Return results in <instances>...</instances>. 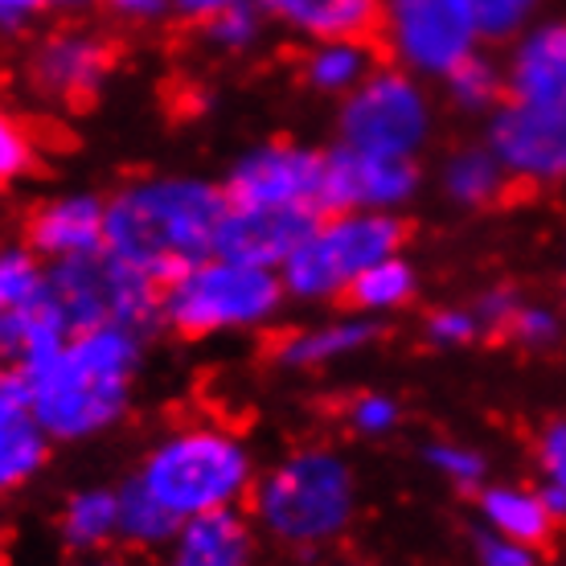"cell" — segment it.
<instances>
[{
	"label": "cell",
	"instance_id": "obj_1",
	"mask_svg": "<svg viewBox=\"0 0 566 566\" xmlns=\"http://www.w3.org/2000/svg\"><path fill=\"white\" fill-rule=\"evenodd\" d=\"M148 333L99 325L66 333L21 357V382L33 415L54 443H91L124 423L144 374Z\"/></svg>",
	"mask_w": 566,
	"mask_h": 566
},
{
	"label": "cell",
	"instance_id": "obj_2",
	"mask_svg": "<svg viewBox=\"0 0 566 566\" xmlns=\"http://www.w3.org/2000/svg\"><path fill=\"white\" fill-rule=\"evenodd\" d=\"M230 198L218 181L189 172H148L107 193V239L103 251L169 283L218 251V230L227 222Z\"/></svg>",
	"mask_w": 566,
	"mask_h": 566
},
{
	"label": "cell",
	"instance_id": "obj_3",
	"mask_svg": "<svg viewBox=\"0 0 566 566\" xmlns=\"http://www.w3.org/2000/svg\"><path fill=\"white\" fill-rule=\"evenodd\" d=\"M251 522L268 542L300 558H321L357 517V476L328 443L283 452L251 489Z\"/></svg>",
	"mask_w": 566,
	"mask_h": 566
},
{
	"label": "cell",
	"instance_id": "obj_4",
	"mask_svg": "<svg viewBox=\"0 0 566 566\" xmlns=\"http://www.w3.org/2000/svg\"><path fill=\"white\" fill-rule=\"evenodd\" d=\"M148 493L177 517H201V513L239 510L259 481L255 455L247 439L222 419L189 415L181 423L165 427L148 443L140 464L132 472Z\"/></svg>",
	"mask_w": 566,
	"mask_h": 566
},
{
	"label": "cell",
	"instance_id": "obj_5",
	"mask_svg": "<svg viewBox=\"0 0 566 566\" xmlns=\"http://www.w3.org/2000/svg\"><path fill=\"white\" fill-rule=\"evenodd\" d=\"M280 271L230 255H206L160 283V325L177 337L201 340L218 333H251L283 312Z\"/></svg>",
	"mask_w": 566,
	"mask_h": 566
},
{
	"label": "cell",
	"instance_id": "obj_6",
	"mask_svg": "<svg viewBox=\"0 0 566 566\" xmlns=\"http://www.w3.org/2000/svg\"><path fill=\"white\" fill-rule=\"evenodd\" d=\"M402 242H407V227L395 213L328 210L316 218V227L280 268L283 292L300 304L345 300L349 283L361 271L390 255H402Z\"/></svg>",
	"mask_w": 566,
	"mask_h": 566
},
{
	"label": "cell",
	"instance_id": "obj_7",
	"mask_svg": "<svg viewBox=\"0 0 566 566\" xmlns=\"http://www.w3.org/2000/svg\"><path fill=\"white\" fill-rule=\"evenodd\" d=\"M50 268V312L57 333H83L99 325H160V283L144 271L128 268L112 251L71 259V263H45Z\"/></svg>",
	"mask_w": 566,
	"mask_h": 566
},
{
	"label": "cell",
	"instance_id": "obj_8",
	"mask_svg": "<svg viewBox=\"0 0 566 566\" xmlns=\"http://www.w3.org/2000/svg\"><path fill=\"white\" fill-rule=\"evenodd\" d=\"M436 132V107L423 83L402 66H378L354 95L340 99L337 140L361 153L419 160Z\"/></svg>",
	"mask_w": 566,
	"mask_h": 566
},
{
	"label": "cell",
	"instance_id": "obj_9",
	"mask_svg": "<svg viewBox=\"0 0 566 566\" xmlns=\"http://www.w3.org/2000/svg\"><path fill=\"white\" fill-rule=\"evenodd\" d=\"M378 50L415 78H448L481 50L468 0H382Z\"/></svg>",
	"mask_w": 566,
	"mask_h": 566
},
{
	"label": "cell",
	"instance_id": "obj_10",
	"mask_svg": "<svg viewBox=\"0 0 566 566\" xmlns=\"http://www.w3.org/2000/svg\"><path fill=\"white\" fill-rule=\"evenodd\" d=\"M115 62H119V45L107 29L62 21L45 29L25 50V83L38 99L78 112L103 95L107 78L115 74Z\"/></svg>",
	"mask_w": 566,
	"mask_h": 566
},
{
	"label": "cell",
	"instance_id": "obj_11",
	"mask_svg": "<svg viewBox=\"0 0 566 566\" xmlns=\"http://www.w3.org/2000/svg\"><path fill=\"white\" fill-rule=\"evenodd\" d=\"M222 189L234 206L325 213V153L296 140L259 144L234 160Z\"/></svg>",
	"mask_w": 566,
	"mask_h": 566
},
{
	"label": "cell",
	"instance_id": "obj_12",
	"mask_svg": "<svg viewBox=\"0 0 566 566\" xmlns=\"http://www.w3.org/2000/svg\"><path fill=\"white\" fill-rule=\"evenodd\" d=\"M489 148L513 185L551 189L566 181V107L505 99L489 115Z\"/></svg>",
	"mask_w": 566,
	"mask_h": 566
},
{
	"label": "cell",
	"instance_id": "obj_13",
	"mask_svg": "<svg viewBox=\"0 0 566 566\" xmlns=\"http://www.w3.org/2000/svg\"><path fill=\"white\" fill-rule=\"evenodd\" d=\"M62 337L50 312V268L25 242L0 247V366L17 369L38 345Z\"/></svg>",
	"mask_w": 566,
	"mask_h": 566
},
{
	"label": "cell",
	"instance_id": "obj_14",
	"mask_svg": "<svg viewBox=\"0 0 566 566\" xmlns=\"http://www.w3.org/2000/svg\"><path fill=\"white\" fill-rule=\"evenodd\" d=\"M419 189V160L407 156L361 153L337 144L325 153V213L328 210H374L395 213Z\"/></svg>",
	"mask_w": 566,
	"mask_h": 566
},
{
	"label": "cell",
	"instance_id": "obj_15",
	"mask_svg": "<svg viewBox=\"0 0 566 566\" xmlns=\"http://www.w3.org/2000/svg\"><path fill=\"white\" fill-rule=\"evenodd\" d=\"M107 239V198L99 193H57L25 218V247L45 263H71L95 255Z\"/></svg>",
	"mask_w": 566,
	"mask_h": 566
},
{
	"label": "cell",
	"instance_id": "obj_16",
	"mask_svg": "<svg viewBox=\"0 0 566 566\" xmlns=\"http://www.w3.org/2000/svg\"><path fill=\"white\" fill-rule=\"evenodd\" d=\"M321 213L308 210H268V206H234L230 201L227 222L218 230V251L213 255H230L255 268L280 271L287 255L296 251L304 234L316 227Z\"/></svg>",
	"mask_w": 566,
	"mask_h": 566
},
{
	"label": "cell",
	"instance_id": "obj_17",
	"mask_svg": "<svg viewBox=\"0 0 566 566\" xmlns=\"http://www.w3.org/2000/svg\"><path fill=\"white\" fill-rule=\"evenodd\" d=\"M501 66H505V99L566 107V21L522 29Z\"/></svg>",
	"mask_w": 566,
	"mask_h": 566
},
{
	"label": "cell",
	"instance_id": "obj_18",
	"mask_svg": "<svg viewBox=\"0 0 566 566\" xmlns=\"http://www.w3.org/2000/svg\"><path fill=\"white\" fill-rule=\"evenodd\" d=\"M50 443L42 419L33 415L21 374L0 366V496L21 493L29 481L42 476L50 460Z\"/></svg>",
	"mask_w": 566,
	"mask_h": 566
},
{
	"label": "cell",
	"instance_id": "obj_19",
	"mask_svg": "<svg viewBox=\"0 0 566 566\" xmlns=\"http://www.w3.org/2000/svg\"><path fill=\"white\" fill-rule=\"evenodd\" d=\"M259 530L239 510L201 513L181 522L172 542L160 551V566H251Z\"/></svg>",
	"mask_w": 566,
	"mask_h": 566
},
{
	"label": "cell",
	"instance_id": "obj_20",
	"mask_svg": "<svg viewBox=\"0 0 566 566\" xmlns=\"http://www.w3.org/2000/svg\"><path fill=\"white\" fill-rule=\"evenodd\" d=\"M378 321L374 316H333V321H316V325L292 328L271 340V361L283 369H321L333 366L340 357H354L378 340Z\"/></svg>",
	"mask_w": 566,
	"mask_h": 566
},
{
	"label": "cell",
	"instance_id": "obj_21",
	"mask_svg": "<svg viewBox=\"0 0 566 566\" xmlns=\"http://www.w3.org/2000/svg\"><path fill=\"white\" fill-rule=\"evenodd\" d=\"M275 25L296 33L304 42L328 38H374L382 21V0H263Z\"/></svg>",
	"mask_w": 566,
	"mask_h": 566
},
{
	"label": "cell",
	"instance_id": "obj_22",
	"mask_svg": "<svg viewBox=\"0 0 566 566\" xmlns=\"http://www.w3.org/2000/svg\"><path fill=\"white\" fill-rule=\"evenodd\" d=\"M57 542L74 558L107 554L119 546V493L115 484H83L62 501Z\"/></svg>",
	"mask_w": 566,
	"mask_h": 566
},
{
	"label": "cell",
	"instance_id": "obj_23",
	"mask_svg": "<svg viewBox=\"0 0 566 566\" xmlns=\"http://www.w3.org/2000/svg\"><path fill=\"white\" fill-rule=\"evenodd\" d=\"M382 50L374 38H328V42H308L300 54V78L316 91V95H354L369 74L378 71Z\"/></svg>",
	"mask_w": 566,
	"mask_h": 566
},
{
	"label": "cell",
	"instance_id": "obj_24",
	"mask_svg": "<svg viewBox=\"0 0 566 566\" xmlns=\"http://www.w3.org/2000/svg\"><path fill=\"white\" fill-rule=\"evenodd\" d=\"M476 510H481L484 530L505 534L513 542H525L534 551L551 542L554 525H558L551 505L530 484H484L481 493H476Z\"/></svg>",
	"mask_w": 566,
	"mask_h": 566
},
{
	"label": "cell",
	"instance_id": "obj_25",
	"mask_svg": "<svg viewBox=\"0 0 566 566\" xmlns=\"http://www.w3.org/2000/svg\"><path fill=\"white\" fill-rule=\"evenodd\" d=\"M439 189H443V198L464 206V210H493L510 198L513 181L489 144H464V148L443 156Z\"/></svg>",
	"mask_w": 566,
	"mask_h": 566
},
{
	"label": "cell",
	"instance_id": "obj_26",
	"mask_svg": "<svg viewBox=\"0 0 566 566\" xmlns=\"http://www.w3.org/2000/svg\"><path fill=\"white\" fill-rule=\"evenodd\" d=\"M115 493H119V546L132 554L165 551L172 534L181 530V522L136 476H124V481L115 484Z\"/></svg>",
	"mask_w": 566,
	"mask_h": 566
},
{
	"label": "cell",
	"instance_id": "obj_27",
	"mask_svg": "<svg viewBox=\"0 0 566 566\" xmlns=\"http://www.w3.org/2000/svg\"><path fill=\"white\" fill-rule=\"evenodd\" d=\"M419 292V275L402 255H390L382 263H374L369 271H361L349 292H345V304H354V312L361 316H382V312L407 308Z\"/></svg>",
	"mask_w": 566,
	"mask_h": 566
},
{
	"label": "cell",
	"instance_id": "obj_28",
	"mask_svg": "<svg viewBox=\"0 0 566 566\" xmlns=\"http://www.w3.org/2000/svg\"><path fill=\"white\" fill-rule=\"evenodd\" d=\"M443 91H448V99L460 107V112H472L481 115L489 112L493 115L501 103H505V66L489 54H468L460 66H455L448 78H439Z\"/></svg>",
	"mask_w": 566,
	"mask_h": 566
},
{
	"label": "cell",
	"instance_id": "obj_29",
	"mask_svg": "<svg viewBox=\"0 0 566 566\" xmlns=\"http://www.w3.org/2000/svg\"><path fill=\"white\" fill-rule=\"evenodd\" d=\"M268 9L263 4H247V9H230L222 17H210L198 25V38L210 45L213 54H251L259 42H263V29H268Z\"/></svg>",
	"mask_w": 566,
	"mask_h": 566
},
{
	"label": "cell",
	"instance_id": "obj_30",
	"mask_svg": "<svg viewBox=\"0 0 566 566\" xmlns=\"http://www.w3.org/2000/svg\"><path fill=\"white\" fill-rule=\"evenodd\" d=\"M534 464H538V489L551 513L563 522L566 517V419H551L538 431L534 443Z\"/></svg>",
	"mask_w": 566,
	"mask_h": 566
},
{
	"label": "cell",
	"instance_id": "obj_31",
	"mask_svg": "<svg viewBox=\"0 0 566 566\" xmlns=\"http://www.w3.org/2000/svg\"><path fill=\"white\" fill-rule=\"evenodd\" d=\"M423 460L439 481H448L452 489H464V493H481L484 481H489V460H484L476 448L455 443V439H436V443H427Z\"/></svg>",
	"mask_w": 566,
	"mask_h": 566
},
{
	"label": "cell",
	"instance_id": "obj_32",
	"mask_svg": "<svg viewBox=\"0 0 566 566\" xmlns=\"http://www.w3.org/2000/svg\"><path fill=\"white\" fill-rule=\"evenodd\" d=\"M38 165V136L25 119L9 107H0V185L21 181Z\"/></svg>",
	"mask_w": 566,
	"mask_h": 566
},
{
	"label": "cell",
	"instance_id": "obj_33",
	"mask_svg": "<svg viewBox=\"0 0 566 566\" xmlns=\"http://www.w3.org/2000/svg\"><path fill=\"white\" fill-rule=\"evenodd\" d=\"M468 4L481 29V42H513L538 13V0H468Z\"/></svg>",
	"mask_w": 566,
	"mask_h": 566
},
{
	"label": "cell",
	"instance_id": "obj_34",
	"mask_svg": "<svg viewBox=\"0 0 566 566\" xmlns=\"http://www.w3.org/2000/svg\"><path fill=\"white\" fill-rule=\"evenodd\" d=\"M345 423H349L354 436L382 439V436H390V431H398V423H402V407H398V398L366 390V395H354L349 402H345Z\"/></svg>",
	"mask_w": 566,
	"mask_h": 566
},
{
	"label": "cell",
	"instance_id": "obj_35",
	"mask_svg": "<svg viewBox=\"0 0 566 566\" xmlns=\"http://www.w3.org/2000/svg\"><path fill=\"white\" fill-rule=\"evenodd\" d=\"M423 337L439 349H464V345L484 337V325L472 304H452V308H436L427 316Z\"/></svg>",
	"mask_w": 566,
	"mask_h": 566
},
{
	"label": "cell",
	"instance_id": "obj_36",
	"mask_svg": "<svg viewBox=\"0 0 566 566\" xmlns=\"http://www.w3.org/2000/svg\"><path fill=\"white\" fill-rule=\"evenodd\" d=\"M505 337L517 340L522 349H551V345H558V337H563V316L554 308H546V304H530V300H522L517 304V312H513L510 328H505Z\"/></svg>",
	"mask_w": 566,
	"mask_h": 566
},
{
	"label": "cell",
	"instance_id": "obj_37",
	"mask_svg": "<svg viewBox=\"0 0 566 566\" xmlns=\"http://www.w3.org/2000/svg\"><path fill=\"white\" fill-rule=\"evenodd\" d=\"M476 566H538V551L525 542L505 538V534L481 530L476 534Z\"/></svg>",
	"mask_w": 566,
	"mask_h": 566
},
{
	"label": "cell",
	"instance_id": "obj_38",
	"mask_svg": "<svg viewBox=\"0 0 566 566\" xmlns=\"http://www.w3.org/2000/svg\"><path fill=\"white\" fill-rule=\"evenodd\" d=\"M517 304H522V296H517L513 287H489V292L472 304L484 325V337H505V328H510Z\"/></svg>",
	"mask_w": 566,
	"mask_h": 566
},
{
	"label": "cell",
	"instance_id": "obj_39",
	"mask_svg": "<svg viewBox=\"0 0 566 566\" xmlns=\"http://www.w3.org/2000/svg\"><path fill=\"white\" fill-rule=\"evenodd\" d=\"M50 13L45 0H0V38H25Z\"/></svg>",
	"mask_w": 566,
	"mask_h": 566
},
{
	"label": "cell",
	"instance_id": "obj_40",
	"mask_svg": "<svg viewBox=\"0 0 566 566\" xmlns=\"http://www.w3.org/2000/svg\"><path fill=\"white\" fill-rule=\"evenodd\" d=\"M247 4H263V0H169V9L177 21L198 29L201 21H210V17H222L230 9H247Z\"/></svg>",
	"mask_w": 566,
	"mask_h": 566
},
{
	"label": "cell",
	"instance_id": "obj_41",
	"mask_svg": "<svg viewBox=\"0 0 566 566\" xmlns=\"http://www.w3.org/2000/svg\"><path fill=\"white\" fill-rule=\"evenodd\" d=\"M103 9L128 25H156V21L172 17L169 0H103Z\"/></svg>",
	"mask_w": 566,
	"mask_h": 566
},
{
	"label": "cell",
	"instance_id": "obj_42",
	"mask_svg": "<svg viewBox=\"0 0 566 566\" xmlns=\"http://www.w3.org/2000/svg\"><path fill=\"white\" fill-rule=\"evenodd\" d=\"M45 4L62 21H86V13H95V4H103V0H45Z\"/></svg>",
	"mask_w": 566,
	"mask_h": 566
},
{
	"label": "cell",
	"instance_id": "obj_43",
	"mask_svg": "<svg viewBox=\"0 0 566 566\" xmlns=\"http://www.w3.org/2000/svg\"><path fill=\"white\" fill-rule=\"evenodd\" d=\"M71 566H140V558H124V554H91V558H74Z\"/></svg>",
	"mask_w": 566,
	"mask_h": 566
},
{
	"label": "cell",
	"instance_id": "obj_44",
	"mask_svg": "<svg viewBox=\"0 0 566 566\" xmlns=\"http://www.w3.org/2000/svg\"><path fill=\"white\" fill-rule=\"evenodd\" d=\"M325 566H366V563H349V558H337V563H325Z\"/></svg>",
	"mask_w": 566,
	"mask_h": 566
},
{
	"label": "cell",
	"instance_id": "obj_45",
	"mask_svg": "<svg viewBox=\"0 0 566 566\" xmlns=\"http://www.w3.org/2000/svg\"><path fill=\"white\" fill-rule=\"evenodd\" d=\"M563 292H566V251H563Z\"/></svg>",
	"mask_w": 566,
	"mask_h": 566
}]
</instances>
